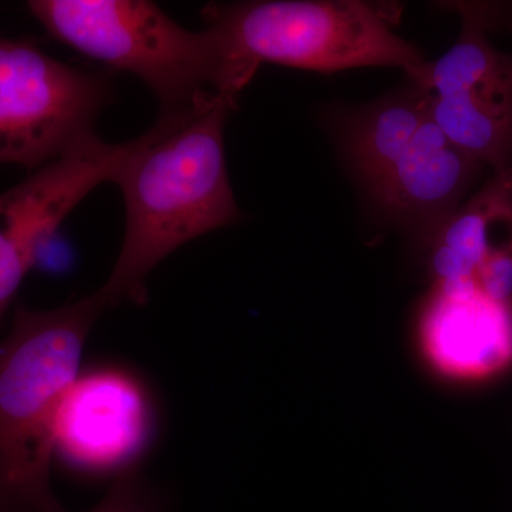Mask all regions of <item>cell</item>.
<instances>
[{"label": "cell", "mask_w": 512, "mask_h": 512, "mask_svg": "<svg viewBox=\"0 0 512 512\" xmlns=\"http://www.w3.org/2000/svg\"><path fill=\"white\" fill-rule=\"evenodd\" d=\"M140 137L110 144L90 134L0 194V320L43 245L77 204L106 181H116Z\"/></svg>", "instance_id": "52a82bcc"}, {"label": "cell", "mask_w": 512, "mask_h": 512, "mask_svg": "<svg viewBox=\"0 0 512 512\" xmlns=\"http://www.w3.org/2000/svg\"><path fill=\"white\" fill-rule=\"evenodd\" d=\"M30 12L55 39L140 77L160 116L221 96V59L210 28L192 32L146 0H32Z\"/></svg>", "instance_id": "277c9868"}, {"label": "cell", "mask_w": 512, "mask_h": 512, "mask_svg": "<svg viewBox=\"0 0 512 512\" xmlns=\"http://www.w3.org/2000/svg\"><path fill=\"white\" fill-rule=\"evenodd\" d=\"M109 309L99 291L50 311L16 309L0 340V512H66L50 485L57 416Z\"/></svg>", "instance_id": "7a4b0ae2"}, {"label": "cell", "mask_w": 512, "mask_h": 512, "mask_svg": "<svg viewBox=\"0 0 512 512\" xmlns=\"http://www.w3.org/2000/svg\"><path fill=\"white\" fill-rule=\"evenodd\" d=\"M110 79L0 36V163L37 168L94 134Z\"/></svg>", "instance_id": "5b68a950"}, {"label": "cell", "mask_w": 512, "mask_h": 512, "mask_svg": "<svg viewBox=\"0 0 512 512\" xmlns=\"http://www.w3.org/2000/svg\"><path fill=\"white\" fill-rule=\"evenodd\" d=\"M153 417L136 377L117 369L83 373L60 406L56 454L84 473L136 470L131 464L146 450Z\"/></svg>", "instance_id": "ba28073f"}, {"label": "cell", "mask_w": 512, "mask_h": 512, "mask_svg": "<svg viewBox=\"0 0 512 512\" xmlns=\"http://www.w3.org/2000/svg\"><path fill=\"white\" fill-rule=\"evenodd\" d=\"M430 92L413 83L409 89L357 111L343 131L346 156L369 191L399 163L429 117Z\"/></svg>", "instance_id": "7c38bea8"}, {"label": "cell", "mask_w": 512, "mask_h": 512, "mask_svg": "<svg viewBox=\"0 0 512 512\" xmlns=\"http://www.w3.org/2000/svg\"><path fill=\"white\" fill-rule=\"evenodd\" d=\"M463 18L456 45L413 83L429 90L430 119L454 146L504 170L512 165V56L491 46L477 19Z\"/></svg>", "instance_id": "8992f818"}, {"label": "cell", "mask_w": 512, "mask_h": 512, "mask_svg": "<svg viewBox=\"0 0 512 512\" xmlns=\"http://www.w3.org/2000/svg\"><path fill=\"white\" fill-rule=\"evenodd\" d=\"M235 107L217 97L198 109L160 116L140 136L114 181L123 192L126 231L99 291L110 309L146 303L148 275L164 258L241 217L224 151L225 120Z\"/></svg>", "instance_id": "6da1fadb"}, {"label": "cell", "mask_w": 512, "mask_h": 512, "mask_svg": "<svg viewBox=\"0 0 512 512\" xmlns=\"http://www.w3.org/2000/svg\"><path fill=\"white\" fill-rule=\"evenodd\" d=\"M436 284L474 282L493 252L512 244V165L470 198L430 238Z\"/></svg>", "instance_id": "8fae6325"}, {"label": "cell", "mask_w": 512, "mask_h": 512, "mask_svg": "<svg viewBox=\"0 0 512 512\" xmlns=\"http://www.w3.org/2000/svg\"><path fill=\"white\" fill-rule=\"evenodd\" d=\"M87 512H165V504L157 490L131 470L117 476L106 497Z\"/></svg>", "instance_id": "4fadbf2b"}, {"label": "cell", "mask_w": 512, "mask_h": 512, "mask_svg": "<svg viewBox=\"0 0 512 512\" xmlns=\"http://www.w3.org/2000/svg\"><path fill=\"white\" fill-rule=\"evenodd\" d=\"M481 168L429 116L399 163L370 192L389 217L431 238L461 207Z\"/></svg>", "instance_id": "30bf717a"}, {"label": "cell", "mask_w": 512, "mask_h": 512, "mask_svg": "<svg viewBox=\"0 0 512 512\" xmlns=\"http://www.w3.org/2000/svg\"><path fill=\"white\" fill-rule=\"evenodd\" d=\"M202 16L220 50L221 96L235 104L262 63L323 73L402 67L413 82L427 63L393 32L386 8L359 0L211 3Z\"/></svg>", "instance_id": "3957f363"}, {"label": "cell", "mask_w": 512, "mask_h": 512, "mask_svg": "<svg viewBox=\"0 0 512 512\" xmlns=\"http://www.w3.org/2000/svg\"><path fill=\"white\" fill-rule=\"evenodd\" d=\"M431 366L460 382H478L512 365V299L497 301L476 282L436 284L420 322Z\"/></svg>", "instance_id": "9c48e42d"}]
</instances>
